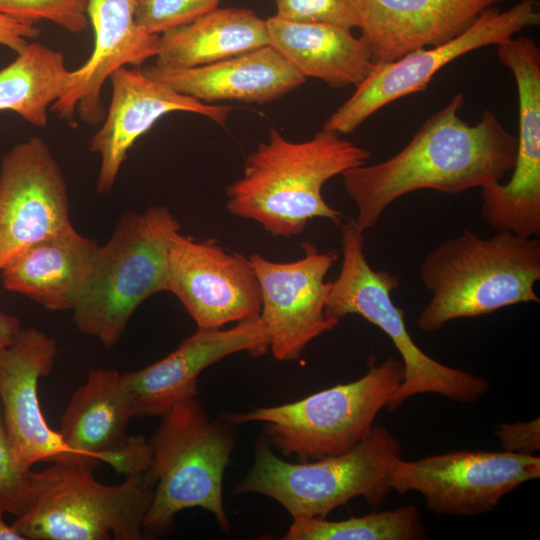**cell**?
I'll use <instances>...</instances> for the list:
<instances>
[{"label": "cell", "instance_id": "6da1fadb", "mask_svg": "<svg viewBox=\"0 0 540 540\" xmlns=\"http://www.w3.org/2000/svg\"><path fill=\"white\" fill-rule=\"evenodd\" d=\"M464 101L463 93L455 94L392 157L341 175L357 209L355 222L363 232L406 194L426 189L446 194L483 189L501 182L513 169L517 137L489 109L476 124L463 120L459 112Z\"/></svg>", "mask_w": 540, "mask_h": 540}, {"label": "cell", "instance_id": "7a4b0ae2", "mask_svg": "<svg viewBox=\"0 0 540 540\" xmlns=\"http://www.w3.org/2000/svg\"><path fill=\"white\" fill-rule=\"evenodd\" d=\"M370 156L369 150L323 129L300 142L271 129L247 156L242 176L226 188V209L277 237L299 235L314 218L340 225L344 215L324 200L322 188Z\"/></svg>", "mask_w": 540, "mask_h": 540}, {"label": "cell", "instance_id": "3957f363", "mask_svg": "<svg viewBox=\"0 0 540 540\" xmlns=\"http://www.w3.org/2000/svg\"><path fill=\"white\" fill-rule=\"evenodd\" d=\"M431 299L417 319L426 332L449 321L491 314L520 303H538L540 239L508 231L482 238L469 230L447 239L420 265Z\"/></svg>", "mask_w": 540, "mask_h": 540}, {"label": "cell", "instance_id": "277c9868", "mask_svg": "<svg viewBox=\"0 0 540 540\" xmlns=\"http://www.w3.org/2000/svg\"><path fill=\"white\" fill-rule=\"evenodd\" d=\"M30 474L31 499L13 528L25 540H142L156 480L148 470L105 485L95 466L71 458Z\"/></svg>", "mask_w": 540, "mask_h": 540}, {"label": "cell", "instance_id": "5b68a950", "mask_svg": "<svg viewBox=\"0 0 540 540\" xmlns=\"http://www.w3.org/2000/svg\"><path fill=\"white\" fill-rule=\"evenodd\" d=\"M180 230L166 206L123 214L107 243L98 246L91 275L72 309L78 330L106 348L115 346L136 308L167 290L169 246Z\"/></svg>", "mask_w": 540, "mask_h": 540}, {"label": "cell", "instance_id": "8992f818", "mask_svg": "<svg viewBox=\"0 0 540 540\" xmlns=\"http://www.w3.org/2000/svg\"><path fill=\"white\" fill-rule=\"evenodd\" d=\"M400 458V441L381 424H374L370 433L345 453L299 463L278 457L263 440L235 493L268 496L293 519L326 518L356 497L377 508L391 491V471Z\"/></svg>", "mask_w": 540, "mask_h": 540}, {"label": "cell", "instance_id": "52a82bcc", "mask_svg": "<svg viewBox=\"0 0 540 540\" xmlns=\"http://www.w3.org/2000/svg\"><path fill=\"white\" fill-rule=\"evenodd\" d=\"M149 442L156 486L143 521L144 538L168 534L176 515L194 507L209 511L228 532L223 476L234 448L230 424L211 419L196 397L190 398L162 416Z\"/></svg>", "mask_w": 540, "mask_h": 540}, {"label": "cell", "instance_id": "ba28073f", "mask_svg": "<svg viewBox=\"0 0 540 540\" xmlns=\"http://www.w3.org/2000/svg\"><path fill=\"white\" fill-rule=\"evenodd\" d=\"M341 251L340 272L330 282L325 314L338 321L348 314H358L391 339L402 359L404 379L386 408L394 411L408 398L424 393L460 403L479 400L489 389L485 378L442 364L414 342L403 309L392 300L400 281L386 270L371 267L364 254V232L355 219L342 223Z\"/></svg>", "mask_w": 540, "mask_h": 540}, {"label": "cell", "instance_id": "9c48e42d", "mask_svg": "<svg viewBox=\"0 0 540 540\" xmlns=\"http://www.w3.org/2000/svg\"><path fill=\"white\" fill-rule=\"evenodd\" d=\"M404 379L402 361L388 358L361 378L295 402L229 414L228 423H263L266 442L299 461L345 453L365 438Z\"/></svg>", "mask_w": 540, "mask_h": 540}, {"label": "cell", "instance_id": "30bf717a", "mask_svg": "<svg viewBox=\"0 0 540 540\" xmlns=\"http://www.w3.org/2000/svg\"><path fill=\"white\" fill-rule=\"evenodd\" d=\"M540 24L538 0H521L507 10L493 6L458 36L416 50L392 62H375L355 92L326 120L323 130L347 135L388 104L425 91L438 71L474 50L497 46Z\"/></svg>", "mask_w": 540, "mask_h": 540}, {"label": "cell", "instance_id": "8fae6325", "mask_svg": "<svg viewBox=\"0 0 540 540\" xmlns=\"http://www.w3.org/2000/svg\"><path fill=\"white\" fill-rule=\"evenodd\" d=\"M540 477V457L507 451H450L396 461L391 490L420 493L439 515L475 516L493 510L522 484Z\"/></svg>", "mask_w": 540, "mask_h": 540}, {"label": "cell", "instance_id": "7c38bea8", "mask_svg": "<svg viewBox=\"0 0 540 540\" xmlns=\"http://www.w3.org/2000/svg\"><path fill=\"white\" fill-rule=\"evenodd\" d=\"M511 71L518 96L517 153L512 177L482 190L484 222L496 232L523 237L540 234V49L526 36L496 46Z\"/></svg>", "mask_w": 540, "mask_h": 540}, {"label": "cell", "instance_id": "4fadbf2b", "mask_svg": "<svg viewBox=\"0 0 540 540\" xmlns=\"http://www.w3.org/2000/svg\"><path fill=\"white\" fill-rule=\"evenodd\" d=\"M304 256L278 262L253 253L248 258L261 292L259 318L269 337V350L278 361H297L306 346L339 321L325 314L330 282L325 278L338 254L320 252L304 243Z\"/></svg>", "mask_w": 540, "mask_h": 540}, {"label": "cell", "instance_id": "5bb4252c", "mask_svg": "<svg viewBox=\"0 0 540 540\" xmlns=\"http://www.w3.org/2000/svg\"><path fill=\"white\" fill-rule=\"evenodd\" d=\"M71 225L65 178L47 143L31 137L13 146L0 165V272Z\"/></svg>", "mask_w": 540, "mask_h": 540}, {"label": "cell", "instance_id": "9a60e30c", "mask_svg": "<svg viewBox=\"0 0 540 540\" xmlns=\"http://www.w3.org/2000/svg\"><path fill=\"white\" fill-rule=\"evenodd\" d=\"M198 328H222L259 316L261 292L249 258L226 251L215 239L176 233L170 243L167 290Z\"/></svg>", "mask_w": 540, "mask_h": 540}, {"label": "cell", "instance_id": "2e32d148", "mask_svg": "<svg viewBox=\"0 0 540 540\" xmlns=\"http://www.w3.org/2000/svg\"><path fill=\"white\" fill-rule=\"evenodd\" d=\"M57 353L56 341L36 328L21 329L0 351V401L15 462L24 472L40 461L83 458L49 427L39 402V380L51 373Z\"/></svg>", "mask_w": 540, "mask_h": 540}, {"label": "cell", "instance_id": "e0dca14e", "mask_svg": "<svg viewBox=\"0 0 540 540\" xmlns=\"http://www.w3.org/2000/svg\"><path fill=\"white\" fill-rule=\"evenodd\" d=\"M112 98L101 127L88 148L100 155L96 190L109 194L129 149L163 116L171 112L199 114L223 125L232 107L203 103L149 77L142 69L123 66L109 77Z\"/></svg>", "mask_w": 540, "mask_h": 540}, {"label": "cell", "instance_id": "ac0fdd59", "mask_svg": "<svg viewBox=\"0 0 540 540\" xmlns=\"http://www.w3.org/2000/svg\"><path fill=\"white\" fill-rule=\"evenodd\" d=\"M267 351L269 337L259 316L229 329L198 328L166 357L123 373L134 417H162L180 402L195 398L201 372L232 354L259 357Z\"/></svg>", "mask_w": 540, "mask_h": 540}, {"label": "cell", "instance_id": "d6986e66", "mask_svg": "<svg viewBox=\"0 0 540 540\" xmlns=\"http://www.w3.org/2000/svg\"><path fill=\"white\" fill-rule=\"evenodd\" d=\"M138 0H88L87 14L94 30V48L88 60L70 71L62 96L51 109L73 123L77 112L80 120L96 126L105 118L102 100L105 81L117 69L138 67L155 57L159 35L144 31L136 22Z\"/></svg>", "mask_w": 540, "mask_h": 540}, {"label": "cell", "instance_id": "ffe728a7", "mask_svg": "<svg viewBox=\"0 0 540 540\" xmlns=\"http://www.w3.org/2000/svg\"><path fill=\"white\" fill-rule=\"evenodd\" d=\"M361 38L375 62L443 44L502 0H356Z\"/></svg>", "mask_w": 540, "mask_h": 540}, {"label": "cell", "instance_id": "44dd1931", "mask_svg": "<svg viewBox=\"0 0 540 540\" xmlns=\"http://www.w3.org/2000/svg\"><path fill=\"white\" fill-rule=\"evenodd\" d=\"M146 75L203 103L238 101L264 104L306 82L271 45L202 66L171 69L149 65Z\"/></svg>", "mask_w": 540, "mask_h": 540}, {"label": "cell", "instance_id": "7402d4cb", "mask_svg": "<svg viewBox=\"0 0 540 540\" xmlns=\"http://www.w3.org/2000/svg\"><path fill=\"white\" fill-rule=\"evenodd\" d=\"M97 248L71 225L32 244L5 266L3 286L48 310H72L91 275Z\"/></svg>", "mask_w": 540, "mask_h": 540}, {"label": "cell", "instance_id": "603a6c76", "mask_svg": "<svg viewBox=\"0 0 540 540\" xmlns=\"http://www.w3.org/2000/svg\"><path fill=\"white\" fill-rule=\"evenodd\" d=\"M269 45L306 79L333 88L358 86L375 65L361 37L351 30L321 23H300L271 16L266 19Z\"/></svg>", "mask_w": 540, "mask_h": 540}, {"label": "cell", "instance_id": "cb8c5ba5", "mask_svg": "<svg viewBox=\"0 0 540 540\" xmlns=\"http://www.w3.org/2000/svg\"><path fill=\"white\" fill-rule=\"evenodd\" d=\"M132 401L123 374L113 369H91L86 382L72 395L58 431L65 444L96 466L106 453L123 445Z\"/></svg>", "mask_w": 540, "mask_h": 540}, {"label": "cell", "instance_id": "d4e9b609", "mask_svg": "<svg viewBox=\"0 0 540 540\" xmlns=\"http://www.w3.org/2000/svg\"><path fill=\"white\" fill-rule=\"evenodd\" d=\"M269 45L266 19L246 8H215L159 35L155 65L183 69Z\"/></svg>", "mask_w": 540, "mask_h": 540}, {"label": "cell", "instance_id": "484cf974", "mask_svg": "<svg viewBox=\"0 0 540 540\" xmlns=\"http://www.w3.org/2000/svg\"><path fill=\"white\" fill-rule=\"evenodd\" d=\"M0 70V111H13L36 127H46L48 108L63 94L69 80L62 52L28 43Z\"/></svg>", "mask_w": 540, "mask_h": 540}, {"label": "cell", "instance_id": "4316f807", "mask_svg": "<svg viewBox=\"0 0 540 540\" xmlns=\"http://www.w3.org/2000/svg\"><path fill=\"white\" fill-rule=\"evenodd\" d=\"M427 531L419 509L407 505L360 517L330 521L325 518L293 519L284 540H417Z\"/></svg>", "mask_w": 540, "mask_h": 540}, {"label": "cell", "instance_id": "83f0119b", "mask_svg": "<svg viewBox=\"0 0 540 540\" xmlns=\"http://www.w3.org/2000/svg\"><path fill=\"white\" fill-rule=\"evenodd\" d=\"M88 0H0V12L36 23L49 21L71 32L88 28Z\"/></svg>", "mask_w": 540, "mask_h": 540}, {"label": "cell", "instance_id": "f1b7e54d", "mask_svg": "<svg viewBox=\"0 0 540 540\" xmlns=\"http://www.w3.org/2000/svg\"><path fill=\"white\" fill-rule=\"evenodd\" d=\"M219 2L220 0H138L135 19L144 31L160 35L217 8Z\"/></svg>", "mask_w": 540, "mask_h": 540}, {"label": "cell", "instance_id": "f546056e", "mask_svg": "<svg viewBox=\"0 0 540 540\" xmlns=\"http://www.w3.org/2000/svg\"><path fill=\"white\" fill-rule=\"evenodd\" d=\"M275 16L300 23H321L346 30L359 27L356 0H273Z\"/></svg>", "mask_w": 540, "mask_h": 540}, {"label": "cell", "instance_id": "4dcf8cb0", "mask_svg": "<svg viewBox=\"0 0 540 540\" xmlns=\"http://www.w3.org/2000/svg\"><path fill=\"white\" fill-rule=\"evenodd\" d=\"M30 474L31 471H22L15 462L0 401V507L5 514L18 517L28 508Z\"/></svg>", "mask_w": 540, "mask_h": 540}, {"label": "cell", "instance_id": "1f68e13d", "mask_svg": "<svg viewBox=\"0 0 540 540\" xmlns=\"http://www.w3.org/2000/svg\"><path fill=\"white\" fill-rule=\"evenodd\" d=\"M151 446L144 436H128L126 442L108 453L106 463L126 477L142 474L151 464Z\"/></svg>", "mask_w": 540, "mask_h": 540}, {"label": "cell", "instance_id": "d6a6232c", "mask_svg": "<svg viewBox=\"0 0 540 540\" xmlns=\"http://www.w3.org/2000/svg\"><path fill=\"white\" fill-rule=\"evenodd\" d=\"M494 434L507 452L528 455L540 449L539 417L526 422L498 424Z\"/></svg>", "mask_w": 540, "mask_h": 540}, {"label": "cell", "instance_id": "836d02e7", "mask_svg": "<svg viewBox=\"0 0 540 540\" xmlns=\"http://www.w3.org/2000/svg\"><path fill=\"white\" fill-rule=\"evenodd\" d=\"M40 34L34 23L20 20L0 12V45L19 53L28 42Z\"/></svg>", "mask_w": 540, "mask_h": 540}, {"label": "cell", "instance_id": "e575fe53", "mask_svg": "<svg viewBox=\"0 0 540 540\" xmlns=\"http://www.w3.org/2000/svg\"><path fill=\"white\" fill-rule=\"evenodd\" d=\"M21 329L19 318L0 312V351L14 342Z\"/></svg>", "mask_w": 540, "mask_h": 540}, {"label": "cell", "instance_id": "d590c367", "mask_svg": "<svg viewBox=\"0 0 540 540\" xmlns=\"http://www.w3.org/2000/svg\"><path fill=\"white\" fill-rule=\"evenodd\" d=\"M3 509L0 507V540H25L12 525H8L4 519Z\"/></svg>", "mask_w": 540, "mask_h": 540}]
</instances>
